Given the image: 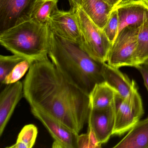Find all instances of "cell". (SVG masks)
<instances>
[{"instance_id":"ffe728a7","label":"cell","mask_w":148,"mask_h":148,"mask_svg":"<svg viewBox=\"0 0 148 148\" xmlns=\"http://www.w3.org/2000/svg\"><path fill=\"white\" fill-rule=\"evenodd\" d=\"M34 60L26 59L19 63L6 77L1 84H10L18 81L29 71Z\"/></svg>"},{"instance_id":"7c38bea8","label":"cell","mask_w":148,"mask_h":148,"mask_svg":"<svg viewBox=\"0 0 148 148\" xmlns=\"http://www.w3.org/2000/svg\"><path fill=\"white\" fill-rule=\"evenodd\" d=\"M31 111L49 132L54 142L60 144L63 148H75L76 147V135L60 122L34 108Z\"/></svg>"},{"instance_id":"7a4b0ae2","label":"cell","mask_w":148,"mask_h":148,"mask_svg":"<svg viewBox=\"0 0 148 148\" xmlns=\"http://www.w3.org/2000/svg\"><path fill=\"white\" fill-rule=\"evenodd\" d=\"M48 56L70 82L90 94L94 86L103 82V63L92 58L80 45L51 32Z\"/></svg>"},{"instance_id":"2e32d148","label":"cell","mask_w":148,"mask_h":148,"mask_svg":"<svg viewBox=\"0 0 148 148\" xmlns=\"http://www.w3.org/2000/svg\"><path fill=\"white\" fill-rule=\"evenodd\" d=\"M116 94L105 81L96 84L89 94L90 109L102 110L112 106Z\"/></svg>"},{"instance_id":"e0dca14e","label":"cell","mask_w":148,"mask_h":148,"mask_svg":"<svg viewBox=\"0 0 148 148\" xmlns=\"http://www.w3.org/2000/svg\"><path fill=\"white\" fill-rule=\"evenodd\" d=\"M58 0H36L30 20L40 25H49L52 14L58 8Z\"/></svg>"},{"instance_id":"603a6c76","label":"cell","mask_w":148,"mask_h":148,"mask_svg":"<svg viewBox=\"0 0 148 148\" xmlns=\"http://www.w3.org/2000/svg\"><path fill=\"white\" fill-rule=\"evenodd\" d=\"M76 147L78 148H99V144L92 130L88 128L87 133L76 135Z\"/></svg>"},{"instance_id":"83f0119b","label":"cell","mask_w":148,"mask_h":148,"mask_svg":"<svg viewBox=\"0 0 148 148\" xmlns=\"http://www.w3.org/2000/svg\"><path fill=\"white\" fill-rule=\"evenodd\" d=\"M145 2L146 4L148 5V0H143Z\"/></svg>"},{"instance_id":"5b68a950","label":"cell","mask_w":148,"mask_h":148,"mask_svg":"<svg viewBox=\"0 0 148 148\" xmlns=\"http://www.w3.org/2000/svg\"><path fill=\"white\" fill-rule=\"evenodd\" d=\"M114 105L115 125L112 135L121 136L135 125L144 113L142 98L136 82L126 97H122L116 94Z\"/></svg>"},{"instance_id":"4fadbf2b","label":"cell","mask_w":148,"mask_h":148,"mask_svg":"<svg viewBox=\"0 0 148 148\" xmlns=\"http://www.w3.org/2000/svg\"><path fill=\"white\" fill-rule=\"evenodd\" d=\"M104 80L120 97L125 98L128 96L134 84V80H131L126 74L123 73L118 68L113 67L104 63L102 67Z\"/></svg>"},{"instance_id":"8fae6325","label":"cell","mask_w":148,"mask_h":148,"mask_svg":"<svg viewBox=\"0 0 148 148\" xmlns=\"http://www.w3.org/2000/svg\"><path fill=\"white\" fill-rule=\"evenodd\" d=\"M23 83L18 81L7 85L0 94V136L21 99L24 97Z\"/></svg>"},{"instance_id":"484cf974","label":"cell","mask_w":148,"mask_h":148,"mask_svg":"<svg viewBox=\"0 0 148 148\" xmlns=\"http://www.w3.org/2000/svg\"><path fill=\"white\" fill-rule=\"evenodd\" d=\"M109 4L111 6L114 8L116 6L121 2L120 0H104Z\"/></svg>"},{"instance_id":"52a82bcc","label":"cell","mask_w":148,"mask_h":148,"mask_svg":"<svg viewBox=\"0 0 148 148\" xmlns=\"http://www.w3.org/2000/svg\"><path fill=\"white\" fill-rule=\"evenodd\" d=\"M36 0H0V32L29 20Z\"/></svg>"},{"instance_id":"7402d4cb","label":"cell","mask_w":148,"mask_h":148,"mask_svg":"<svg viewBox=\"0 0 148 148\" xmlns=\"http://www.w3.org/2000/svg\"><path fill=\"white\" fill-rule=\"evenodd\" d=\"M119 20L117 12L114 8L110 14L106 25L103 30L108 40L112 43L114 42L118 33Z\"/></svg>"},{"instance_id":"f546056e","label":"cell","mask_w":148,"mask_h":148,"mask_svg":"<svg viewBox=\"0 0 148 148\" xmlns=\"http://www.w3.org/2000/svg\"><path fill=\"white\" fill-rule=\"evenodd\" d=\"M69 1V2H70V1H71V0H68Z\"/></svg>"},{"instance_id":"d4e9b609","label":"cell","mask_w":148,"mask_h":148,"mask_svg":"<svg viewBox=\"0 0 148 148\" xmlns=\"http://www.w3.org/2000/svg\"><path fill=\"white\" fill-rule=\"evenodd\" d=\"M79 1L80 0H71L69 2L71 7V9L76 10L77 8L79 6Z\"/></svg>"},{"instance_id":"8992f818","label":"cell","mask_w":148,"mask_h":148,"mask_svg":"<svg viewBox=\"0 0 148 148\" xmlns=\"http://www.w3.org/2000/svg\"><path fill=\"white\" fill-rule=\"evenodd\" d=\"M140 27L127 26L117 35L108 54V64L116 68L135 67L134 55Z\"/></svg>"},{"instance_id":"30bf717a","label":"cell","mask_w":148,"mask_h":148,"mask_svg":"<svg viewBox=\"0 0 148 148\" xmlns=\"http://www.w3.org/2000/svg\"><path fill=\"white\" fill-rule=\"evenodd\" d=\"M114 8L119 20L118 33L126 27H140L148 19V6L143 0L120 2Z\"/></svg>"},{"instance_id":"cb8c5ba5","label":"cell","mask_w":148,"mask_h":148,"mask_svg":"<svg viewBox=\"0 0 148 148\" xmlns=\"http://www.w3.org/2000/svg\"><path fill=\"white\" fill-rule=\"evenodd\" d=\"M142 75L145 86L148 92V66L141 64L136 67Z\"/></svg>"},{"instance_id":"f1b7e54d","label":"cell","mask_w":148,"mask_h":148,"mask_svg":"<svg viewBox=\"0 0 148 148\" xmlns=\"http://www.w3.org/2000/svg\"><path fill=\"white\" fill-rule=\"evenodd\" d=\"M129 1V0H120L121 2H125V1Z\"/></svg>"},{"instance_id":"6da1fadb","label":"cell","mask_w":148,"mask_h":148,"mask_svg":"<svg viewBox=\"0 0 148 148\" xmlns=\"http://www.w3.org/2000/svg\"><path fill=\"white\" fill-rule=\"evenodd\" d=\"M30 105L79 134L88 122L89 95L66 78L48 57L34 60L23 82Z\"/></svg>"},{"instance_id":"9a60e30c","label":"cell","mask_w":148,"mask_h":148,"mask_svg":"<svg viewBox=\"0 0 148 148\" xmlns=\"http://www.w3.org/2000/svg\"><path fill=\"white\" fill-rule=\"evenodd\" d=\"M114 148H148V117L139 120Z\"/></svg>"},{"instance_id":"277c9868","label":"cell","mask_w":148,"mask_h":148,"mask_svg":"<svg viewBox=\"0 0 148 148\" xmlns=\"http://www.w3.org/2000/svg\"><path fill=\"white\" fill-rule=\"evenodd\" d=\"M75 10L82 35L81 47L91 57L100 63H106L112 46L103 29L94 24L80 7Z\"/></svg>"},{"instance_id":"d6986e66","label":"cell","mask_w":148,"mask_h":148,"mask_svg":"<svg viewBox=\"0 0 148 148\" xmlns=\"http://www.w3.org/2000/svg\"><path fill=\"white\" fill-rule=\"evenodd\" d=\"M27 59L14 54L11 56H0V82L2 84L6 77L19 63Z\"/></svg>"},{"instance_id":"5bb4252c","label":"cell","mask_w":148,"mask_h":148,"mask_svg":"<svg viewBox=\"0 0 148 148\" xmlns=\"http://www.w3.org/2000/svg\"><path fill=\"white\" fill-rule=\"evenodd\" d=\"M79 6L89 18L103 29L114 8L104 0H80Z\"/></svg>"},{"instance_id":"ba28073f","label":"cell","mask_w":148,"mask_h":148,"mask_svg":"<svg viewBox=\"0 0 148 148\" xmlns=\"http://www.w3.org/2000/svg\"><path fill=\"white\" fill-rule=\"evenodd\" d=\"M51 32L60 37L82 44V35L75 10L61 11L58 8L52 14L49 23Z\"/></svg>"},{"instance_id":"3957f363","label":"cell","mask_w":148,"mask_h":148,"mask_svg":"<svg viewBox=\"0 0 148 148\" xmlns=\"http://www.w3.org/2000/svg\"><path fill=\"white\" fill-rule=\"evenodd\" d=\"M51 34L48 24L30 19L1 32L0 43L14 54L36 60L48 57Z\"/></svg>"},{"instance_id":"9c48e42d","label":"cell","mask_w":148,"mask_h":148,"mask_svg":"<svg viewBox=\"0 0 148 148\" xmlns=\"http://www.w3.org/2000/svg\"><path fill=\"white\" fill-rule=\"evenodd\" d=\"M87 123L99 143L102 145L107 143L112 136L115 125L114 104L102 110L90 109Z\"/></svg>"},{"instance_id":"44dd1931","label":"cell","mask_w":148,"mask_h":148,"mask_svg":"<svg viewBox=\"0 0 148 148\" xmlns=\"http://www.w3.org/2000/svg\"><path fill=\"white\" fill-rule=\"evenodd\" d=\"M38 134L37 127L33 124L25 125L19 133L16 142H20L26 145L27 148L33 147Z\"/></svg>"},{"instance_id":"ac0fdd59","label":"cell","mask_w":148,"mask_h":148,"mask_svg":"<svg viewBox=\"0 0 148 148\" xmlns=\"http://www.w3.org/2000/svg\"><path fill=\"white\" fill-rule=\"evenodd\" d=\"M148 58V19L139 28L136 47L134 53L135 68Z\"/></svg>"},{"instance_id":"4316f807","label":"cell","mask_w":148,"mask_h":148,"mask_svg":"<svg viewBox=\"0 0 148 148\" xmlns=\"http://www.w3.org/2000/svg\"><path fill=\"white\" fill-rule=\"evenodd\" d=\"M142 64L145 65L146 66H148V58H147L144 61L143 63Z\"/></svg>"}]
</instances>
